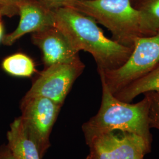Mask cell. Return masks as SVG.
<instances>
[{
  "instance_id": "cell-17",
  "label": "cell",
  "mask_w": 159,
  "mask_h": 159,
  "mask_svg": "<svg viewBox=\"0 0 159 159\" xmlns=\"http://www.w3.org/2000/svg\"><path fill=\"white\" fill-rule=\"evenodd\" d=\"M0 159H17L12 153L7 144L0 146Z\"/></svg>"
},
{
  "instance_id": "cell-18",
  "label": "cell",
  "mask_w": 159,
  "mask_h": 159,
  "mask_svg": "<svg viewBox=\"0 0 159 159\" xmlns=\"http://www.w3.org/2000/svg\"><path fill=\"white\" fill-rule=\"evenodd\" d=\"M1 1H3L4 2H6L7 4H10L12 5H14V6H17V4L21 1V0H0Z\"/></svg>"
},
{
  "instance_id": "cell-8",
  "label": "cell",
  "mask_w": 159,
  "mask_h": 159,
  "mask_svg": "<svg viewBox=\"0 0 159 159\" xmlns=\"http://www.w3.org/2000/svg\"><path fill=\"white\" fill-rule=\"evenodd\" d=\"M32 41L42 52L46 68L58 63H70L80 58L79 51L63 31L55 25L33 33Z\"/></svg>"
},
{
  "instance_id": "cell-1",
  "label": "cell",
  "mask_w": 159,
  "mask_h": 159,
  "mask_svg": "<svg viewBox=\"0 0 159 159\" xmlns=\"http://www.w3.org/2000/svg\"><path fill=\"white\" fill-rule=\"evenodd\" d=\"M52 10L54 25L63 31L77 51L91 54L98 71L119 68L130 57L133 48L108 39L91 17L68 7Z\"/></svg>"
},
{
  "instance_id": "cell-13",
  "label": "cell",
  "mask_w": 159,
  "mask_h": 159,
  "mask_svg": "<svg viewBox=\"0 0 159 159\" xmlns=\"http://www.w3.org/2000/svg\"><path fill=\"white\" fill-rule=\"evenodd\" d=\"M3 70L13 76L30 77L36 71L33 60L26 54L16 53L2 61Z\"/></svg>"
},
{
  "instance_id": "cell-6",
  "label": "cell",
  "mask_w": 159,
  "mask_h": 159,
  "mask_svg": "<svg viewBox=\"0 0 159 159\" xmlns=\"http://www.w3.org/2000/svg\"><path fill=\"white\" fill-rule=\"evenodd\" d=\"M86 143L90 153L85 159H144L151 150L142 137L121 130L101 134Z\"/></svg>"
},
{
  "instance_id": "cell-9",
  "label": "cell",
  "mask_w": 159,
  "mask_h": 159,
  "mask_svg": "<svg viewBox=\"0 0 159 159\" xmlns=\"http://www.w3.org/2000/svg\"><path fill=\"white\" fill-rule=\"evenodd\" d=\"M20 21L17 29L3 36L2 42L11 46L25 34L34 33L54 25L52 10L38 0H21L17 4Z\"/></svg>"
},
{
  "instance_id": "cell-14",
  "label": "cell",
  "mask_w": 159,
  "mask_h": 159,
  "mask_svg": "<svg viewBox=\"0 0 159 159\" xmlns=\"http://www.w3.org/2000/svg\"><path fill=\"white\" fill-rule=\"evenodd\" d=\"M149 102L148 124L151 128L159 130V93L148 92L144 94Z\"/></svg>"
},
{
  "instance_id": "cell-19",
  "label": "cell",
  "mask_w": 159,
  "mask_h": 159,
  "mask_svg": "<svg viewBox=\"0 0 159 159\" xmlns=\"http://www.w3.org/2000/svg\"><path fill=\"white\" fill-rule=\"evenodd\" d=\"M3 33H4V28H3V25L1 21V20L0 18V41L2 40L3 38Z\"/></svg>"
},
{
  "instance_id": "cell-5",
  "label": "cell",
  "mask_w": 159,
  "mask_h": 159,
  "mask_svg": "<svg viewBox=\"0 0 159 159\" xmlns=\"http://www.w3.org/2000/svg\"><path fill=\"white\" fill-rule=\"evenodd\" d=\"M61 106L43 97H24L21 102V123L35 143L41 159L50 146L51 130Z\"/></svg>"
},
{
  "instance_id": "cell-10",
  "label": "cell",
  "mask_w": 159,
  "mask_h": 159,
  "mask_svg": "<svg viewBox=\"0 0 159 159\" xmlns=\"http://www.w3.org/2000/svg\"><path fill=\"white\" fill-rule=\"evenodd\" d=\"M7 137V146L17 159H42L35 143L24 130L20 117L10 125Z\"/></svg>"
},
{
  "instance_id": "cell-16",
  "label": "cell",
  "mask_w": 159,
  "mask_h": 159,
  "mask_svg": "<svg viewBox=\"0 0 159 159\" xmlns=\"http://www.w3.org/2000/svg\"><path fill=\"white\" fill-rule=\"evenodd\" d=\"M18 12L17 6L7 4L0 1V18L4 16H11Z\"/></svg>"
},
{
  "instance_id": "cell-15",
  "label": "cell",
  "mask_w": 159,
  "mask_h": 159,
  "mask_svg": "<svg viewBox=\"0 0 159 159\" xmlns=\"http://www.w3.org/2000/svg\"><path fill=\"white\" fill-rule=\"evenodd\" d=\"M44 6L50 9H54L58 7H64L70 3L79 0H38Z\"/></svg>"
},
{
  "instance_id": "cell-4",
  "label": "cell",
  "mask_w": 159,
  "mask_h": 159,
  "mask_svg": "<svg viewBox=\"0 0 159 159\" xmlns=\"http://www.w3.org/2000/svg\"><path fill=\"white\" fill-rule=\"evenodd\" d=\"M159 64V30L150 36L137 39L130 56L119 68L98 70L101 81L113 95L142 77Z\"/></svg>"
},
{
  "instance_id": "cell-2",
  "label": "cell",
  "mask_w": 159,
  "mask_h": 159,
  "mask_svg": "<svg viewBox=\"0 0 159 159\" xmlns=\"http://www.w3.org/2000/svg\"><path fill=\"white\" fill-rule=\"evenodd\" d=\"M102 99L98 113L85 123L82 129L85 142L101 134L114 130L127 131L142 137L151 145L148 97L136 104L122 102L102 81Z\"/></svg>"
},
{
  "instance_id": "cell-7",
  "label": "cell",
  "mask_w": 159,
  "mask_h": 159,
  "mask_svg": "<svg viewBox=\"0 0 159 159\" xmlns=\"http://www.w3.org/2000/svg\"><path fill=\"white\" fill-rule=\"evenodd\" d=\"M84 67L80 58L72 62L58 63L47 67L24 97H43L63 106L74 81L83 73Z\"/></svg>"
},
{
  "instance_id": "cell-12",
  "label": "cell",
  "mask_w": 159,
  "mask_h": 159,
  "mask_svg": "<svg viewBox=\"0 0 159 159\" xmlns=\"http://www.w3.org/2000/svg\"><path fill=\"white\" fill-rule=\"evenodd\" d=\"M140 15L142 36H150L159 30V0H131Z\"/></svg>"
},
{
  "instance_id": "cell-3",
  "label": "cell",
  "mask_w": 159,
  "mask_h": 159,
  "mask_svg": "<svg viewBox=\"0 0 159 159\" xmlns=\"http://www.w3.org/2000/svg\"><path fill=\"white\" fill-rule=\"evenodd\" d=\"M65 7L94 19L108 29L113 40L123 46L133 48L137 39L142 36L140 15L131 0H79Z\"/></svg>"
},
{
  "instance_id": "cell-11",
  "label": "cell",
  "mask_w": 159,
  "mask_h": 159,
  "mask_svg": "<svg viewBox=\"0 0 159 159\" xmlns=\"http://www.w3.org/2000/svg\"><path fill=\"white\" fill-rule=\"evenodd\" d=\"M159 93V64L150 72L126 85L114 96L120 100L131 102L140 94Z\"/></svg>"
}]
</instances>
